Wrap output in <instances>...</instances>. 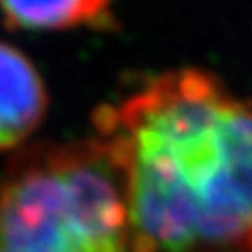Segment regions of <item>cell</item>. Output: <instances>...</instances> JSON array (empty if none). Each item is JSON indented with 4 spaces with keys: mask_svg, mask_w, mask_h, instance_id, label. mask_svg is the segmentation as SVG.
Returning a JSON list of instances; mask_svg holds the SVG:
<instances>
[{
    "mask_svg": "<svg viewBox=\"0 0 252 252\" xmlns=\"http://www.w3.org/2000/svg\"><path fill=\"white\" fill-rule=\"evenodd\" d=\"M109 4L112 0H0L6 26L30 32L103 28L112 19Z\"/></svg>",
    "mask_w": 252,
    "mask_h": 252,
    "instance_id": "obj_4",
    "label": "cell"
},
{
    "mask_svg": "<svg viewBox=\"0 0 252 252\" xmlns=\"http://www.w3.org/2000/svg\"><path fill=\"white\" fill-rule=\"evenodd\" d=\"M46 107L49 94L36 65L19 49L0 42V152L26 143Z\"/></svg>",
    "mask_w": 252,
    "mask_h": 252,
    "instance_id": "obj_3",
    "label": "cell"
},
{
    "mask_svg": "<svg viewBox=\"0 0 252 252\" xmlns=\"http://www.w3.org/2000/svg\"><path fill=\"white\" fill-rule=\"evenodd\" d=\"M0 252H130L122 177L101 139L38 143L6 164Z\"/></svg>",
    "mask_w": 252,
    "mask_h": 252,
    "instance_id": "obj_2",
    "label": "cell"
},
{
    "mask_svg": "<svg viewBox=\"0 0 252 252\" xmlns=\"http://www.w3.org/2000/svg\"><path fill=\"white\" fill-rule=\"evenodd\" d=\"M93 122L122 177L130 252H252V99L185 67Z\"/></svg>",
    "mask_w": 252,
    "mask_h": 252,
    "instance_id": "obj_1",
    "label": "cell"
}]
</instances>
